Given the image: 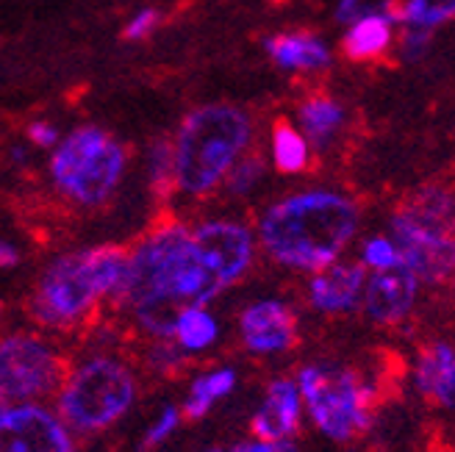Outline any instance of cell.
<instances>
[{"instance_id":"cell-1","label":"cell","mask_w":455,"mask_h":452,"mask_svg":"<svg viewBox=\"0 0 455 452\" xmlns=\"http://www.w3.org/2000/svg\"><path fill=\"white\" fill-rule=\"evenodd\" d=\"M222 289V281L195 247L192 231L167 225L128 256L123 297L148 333L167 338L175 330L180 311L206 305Z\"/></svg>"},{"instance_id":"cell-2","label":"cell","mask_w":455,"mask_h":452,"mask_svg":"<svg viewBox=\"0 0 455 452\" xmlns=\"http://www.w3.org/2000/svg\"><path fill=\"white\" fill-rule=\"evenodd\" d=\"M361 225L355 202L331 189L300 192L278 200L259 222L264 250L283 266L320 273L345 253Z\"/></svg>"},{"instance_id":"cell-3","label":"cell","mask_w":455,"mask_h":452,"mask_svg":"<svg viewBox=\"0 0 455 452\" xmlns=\"http://www.w3.org/2000/svg\"><path fill=\"white\" fill-rule=\"evenodd\" d=\"M250 142V117L236 106H203L184 120L172 147L175 184L189 194L212 192Z\"/></svg>"},{"instance_id":"cell-4","label":"cell","mask_w":455,"mask_h":452,"mask_svg":"<svg viewBox=\"0 0 455 452\" xmlns=\"http://www.w3.org/2000/svg\"><path fill=\"white\" fill-rule=\"evenodd\" d=\"M294 383H298L311 422L325 439L347 444L370 431L372 389L353 369L336 364H308Z\"/></svg>"},{"instance_id":"cell-5","label":"cell","mask_w":455,"mask_h":452,"mask_svg":"<svg viewBox=\"0 0 455 452\" xmlns=\"http://www.w3.org/2000/svg\"><path fill=\"white\" fill-rule=\"evenodd\" d=\"M125 170V153L100 128H78L53 153V180L81 206H98L114 186L120 184Z\"/></svg>"},{"instance_id":"cell-6","label":"cell","mask_w":455,"mask_h":452,"mask_svg":"<svg viewBox=\"0 0 455 452\" xmlns=\"http://www.w3.org/2000/svg\"><path fill=\"white\" fill-rule=\"evenodd\" d=\"M136 397L131 372L114 358H92L73 372L59 397L64 422L76 431H103L117 422Z\"/></svg>"},{"instance_id":"cell-7","label":"cell","mask_w":455,"mask_h":452,"mask_svg":"<svg viewBox=\"0 0 455 452\" xmlns=\"http://www.w3.org/2000/svg\"><path fill=\"white\" fill-rule=\"evenodd\" d=\"M61 380V361L39 336L12 333L0 338V397L36 400Z\"/></svg>"},{"instance_id":"cell-8","label":"cell","mask_w":455,"mask_h":452,"mask_svg":"<svg viewBox=\"0 0 455 452\" xmlns=\"http://www.w3.org/2000/svg\"><path fill=\"white\" fill-rule=\"evenodd\" d=\"M389 239L422 286H444L455 281V234L430 228L397 209L389 217Z\"/></svg>"},{"instance_id":"cell-9","label":"cell","mask_w":455,"mask_h":452,"mask_svg":"<svg viewBox=\"0 0 455 452\" xmlns=\"http://www.w3.org/2000/svg\"><path fill=\"white\" fill-rule=\"evenodd\" d=\"M98 300L92 283H89L81 256H64L53 261L39 281L36 297H34V313L44 325H73L92 308Z\"/></svg>"},{"instance_id":"cell-10","label":"cell","mask_w":455,"mask_h":452,"mask_svg":"<svg viewBox=\"0 0 455 452\" xmlns=\"http://www.w3.org/2000/svg\"><path fill=\"white\" fill-rule=\"evenodd\" d=\"M0 452H73V441L59 416L20 405L0 419Z\"/></svg>"},{"instance_id":"cell-11","label":"cell","mask_w":455,"mask_h":452,"mask_svg":"<svg viewBox=\"0 0 455 452\" xmlns=\"http://www.w3.org/2000/svg\"><path fill=\"white\" fill-rule=\"evenodd\" d=\"M192 242L222 286H231L253 261V234L239 222H206L192 231Z\"/></svg>"},{"instance_id":"cell-12","label":"cell","mask_w":455,"mask_h":452,"mask_svg":"<svg viewBox=\"0 0 455 452\" xmlns=\"http://www.w3.org/2000/svg\"><path fill=\"white\" fill-rule=\"evenodd\" d=\"M422 283L408 266L386 269V273H372L363 286V313L375 325H400L411 316L419 300Z\"/></svg>"},{"instance_id":"cell-13","label":"cell","mask_w":455,"mask_h":452,"mask_svg":"<svg viewBox=\"0 0 455 452\" xmlns=\"http://www.w3.org/2000/svg\"><path fill=\"white\" fill-rule=\"evenodd\" d=\"M239 330L250 353L275 355L289 350L298 338V316L281 300H261L244 308Z\"/></svg>"},{"instance_id":"cell-14","label":"cell","mask_w":455,"mask_h":452,"mask_svg":"<svg viewBox=\"0 0 455 452\" xmlns=\"http://www.w3.org/2000/svg\"><path fill=\"white\" fill-rule=\"evenodd\" d=\"M363 286H367V269L361 264L333 261L314 273L308 283V303L320 313H347L361 305Z\"/></svg>"},{"instance_id":"cell-15","label":"cell","mask_w":455,"mask_h":452,"mask_svg":"<svg viewBox=\"0 0 455 452\" xmlns=\"http://www.w3.org/2000/svg\"><path fill=\"white\" fill-rule=\"evenodd\" d=\"M303 416V400L298 383L289 377H278L269 383V389L253 416V433L261 441H289L298 433Z\"/></svg>"},{"instance_id":"cell-16","label":"cell","mask_w":455,"mask_h":452,"mask_svg":"<svg viewBox=\"0 0 455 452\" xmlns=\"http://www.w3.org/2000/svg\"><path fill=\"white\" fill-rule=\"evenodd\" d=\"M405 214L414 219L439 228L447 234H455V186L452 184H425L419 186L403 206Z\"/></svg>"},{"instance_id":"cell-17","label":"cell","mask_w":455,"mask_h":452,"mask_svg":"<svg viewBox=\"0 0 455 452\" xmlns=\"http://www.w3.org/2000/svg\"><path fill=\"white\" fill-rule=\"evenodd\" d=\"M267 53L286 70H323L331 53L314 34H281L267 39Z\"/></svg>"},{"instance_id":"cell-18","label":"cell","mask_w":455,"mask_h":452,"mask_svg":"<svg viewBox=\"0 0 455 452\" xmlns=\"http://www.w3.org/2000/svg\"><path fill=\"white\" fill-rule=\"evenodd\" d=\"M392 44V22L380 12H370L353 22L347 36L341 39V53L350 61H372L383 56Z\"/></svg>"},{"instance_id":"cell-19","label":"cell","mask_w":455,"mask_h":452,"mask_svg":"<svg viewBox=\"0 0 455 452\" xmlns=\"http://www.w3.org/2000/svg\"><path fill=\"white\" fill-rule=\"evenodd\" d=\"M78 256L98 297L103 295L123 297L125 278H128V256L123 250H117V247H98V250H86Z\"/></svg>"},{"instance_id":"cell-20","label":"cell","mask_w":455,"mask_h":452,"mask_svg":"<svg viewBox=\"0 0 455 452\" xmlns=\"http://www.w3.org/2000/svg\"><path fill=\"white\" fill-rule=\"evenodd\" d=\"M300 125L306 142L314 147H328L339 128L345 125V108L328 95H314L300 106Z\"/></svg>"},{"instance_id":"cell-21","label":"cell","mask_w":455,"mask_h":452,"mask_svg":"<svg viewBox=\"0 0 455 452\" xmlns=\"http://www.w3.org/2000/svg\"><path fill=\"white\" fill-rule=\"evenodd\" d=\"M389 22H405L414 28H434L455 17V0H386L378 9Z\"/></svg>"},{"instance_id":"cell-22","label":"cell","mask_w":455,"mask_h":452,"mask_svg":"<svg viewBox=\"0 0 455 452\" xmlns=\"http://www.w3.org/2000/svg\"><path fill=\"white\" fill-rule=\"evenodd\" d=\"M217 322L214 316L203 308V305H192V308H184L175 322V330H172V338L178 342L180 350L187 353H200L206 350L217 342Z\"/></svg>"},{"instance_id":"cell-23","label":"cell","mask_w":455,"mask_h":452,"mask_svg":"<svg viewBox=\"0 0 455 452\" xmlns=\"http://www.w3.org/2000/svg\"><path fill=\"white\" fill-rule=\"evenodd\" d=\"M236 386V372L234 369H217V372H209V375H203L192 383V392H189V400H187V414L192 419H200L203 414H209V408L228 397L234 392Z\"/></svg>"},{"instance_id":"cell-24","label":"cell","mask_w":455,"mask_h":452,"mask_svg":"<svg viewBox=\"0 0 455 452\" xmlns=\"http://www.w3.org/2000/svg\"><path fill=\"white\" fill-rule=\"evenodd\" d=\"M272 162L281 172H303L308 167L306 137L283 120L272 131Z\"/></svg>"},{"instance_id":"cell-25","label":"cell","mask_w":455,"mask_h":452,"mask_svg":"<svg viewBox=\"0 0 455 452\" xmlns=\"http://www.w3.org/2000/svg\"><path fill=\"white\" fill-rule=\"evenodd\" d=\"M363 269H372V273H386V269H397L405 266L403 256L395 247V242L389 236H370L361 244V261Z\"/></svg>"},{"instance_id":"cell-26","label":"cell","mask_w":455,"mask_h":452,"mask_svg":"<svg viewBox=\"0 0 455 452\" xmlns=\"http://www.w3.org/2000/svg\"><path fill=\"white\" fill-rule=\"evenodd\" d=\"M264 175V162L261 158H244L242 164H236L234 175H231V192L244 194L253 189Z\"/></svg>"},{"instance_id":"cell-27","label":"cell","mask_w":455,"mask_h":452,"mask_svg":"<svg viewBox=\"0 0 455 452\" xmlns=\"http://www.w3.org/2000/svg\"><path fill=\"white\" fill-rule=\"evenodd\" d=\"M178 422H180V414L178 408H172V405H167V408L158 414V419L150 424V431L145 436V447H158L162 441H167L175 431H178Z\"/></svg>"},{"instance_id":"cell-28","label":"cell","mask_w":455,"mask_h":452,"mask_svg":"<svg viewBox=\"0 0 455 452\" xmlns=\"http://www.w3.org/2000/svg\"><path fill=\"white\" fill-rule=\"evenodd\" d=\"M150 178H153V184H167L170 178H175L172 147L167 142H158L150 153Z\"/></svg>"},{"instance_id":"cell-29","label":"cell","mask_w":455,"mask_h":452,"mask_svg":"<svg viewBox=\"0 0 455 452\" xmlns=\"http://www.w3.org/2000/svg\"><path fill=\"white\" fill-rule=\"evenodd\" d=\"M427 44H430V28H414V26H408L405 34H403L400 48H403V56L405 59H419L427 51Z\"/></svg>"},{"instance_id":"cell-30","label":"cell","mask_w":455,"mask_h":452,"mask_svg":"<svg viewBox=\"0 0 455 452\" xmlns=\"http://www.w3.org/2000/svg\"><path fill=\"white\" fill-rule=\"evenodd\" d=\"M430 405H436V408H442L447 414H455V355H452L450 367H447V375L442 380L439 392L434 394V400H430Z\"/></svg>"},{"instance_id":"cell-31","label":"cell","mask_w":455,"mask_h":452,"mask_svg":"<svg viewBox=\"0 0 455 452\" xmlns=\"http://www.w3.org/2000/svg\"><path fill=\"white\" fill-rule=\"evenodd\" d=\"M156 22H158V12L156 9H145V12H140L128 22V28L123 31V36L125 39H145L156 28Z\"/></svg>"},{"instance_id":"cell-32","label":"cell","mask_w":455,"mask_h":452,"mask_svg":"<svg viewBox=\"0 0 455 452\" xmlns=\"http://www.w3.org/2000/svg\"><path fill=\"white\" fill-rule=\"evenodd\" d=\"M234 452H298V447L289 444V441H261V439H256V441L239 444Z\"/></svg>"},{"instance_id":"cell-33","label":"cell","mask_w":455,"mask_h":452,"mask_svg":"<svg viewBox=\"0 0 455 452\" xmlns=\"http://www.w3.org/2000/svg\"><path fill=\"white\" fill-rule=\"evenodd\" d=\"M28 137H31V142L34 145H39V147H51V145H56V128L53 125H48V123H34V125H28Z\"/></svg>"},{"instance_id":"cell-34","label":"cell","mask_w":455,"mask_h":452,"mask_svg":"<svg viewBox=\"0 0 455 452\" xmlns=\"http://www.w3.org/2000/svg\"><path fill=\"white\" fill-rule=\"evenodd\" d=\"M363 17V0H341L336 9V20L339 22H355Z\"/></svg>"},{"instance_id":"cell-35","label":"cell","mask_w":455,"mask_h":452,"mask_svg":"<svg viewBox=\"0 0 455 452\" xmlns=\"http://www.w3.org/2000/svg\"><path fill=\"white\" fill-rule=\"evenodd\" d=\"M17 264V250L12 244L0 242V266H14Z\"/></svg>"},{"instance_id":"cell-36","label":"cell","mask_w":455,"mask_h":452,"mask_svg":"<svg viewBox=\"0 0 455 452\" xmlns=\"http://www.w3.org/2000/svg\"><path fill=\"white\" fill-rule=\"evenodd\" d=\"M430 452H455V447H436V449H430Z\"/></svg>"},{"instance_id":"cell-37","label":"cell","mask_w":455,"mask_h":452,"mask_svg":"<svg viewBox=\"0 0 455 452\" xmlns=\"http://www.w3.org/2000/svg\"><path fill=\"white\" fill-rule=\"evenodd\" d=\"M4 414H6V402H4V397H0V419H4Z\"/></svg>"},{"instance_id":"cell-38","label":"cell","mask_w":455,"mask_h":452,"mask_svg":"<svg viewBox=\"0 0 455 452\" xmlns=\"http://www.w3.org/2000/svg\"><path fill=\"white\" fill-rule=\"evenodd\" d=\"M212 452H220V449H212Z\"/></svg>"}]
</instances>
